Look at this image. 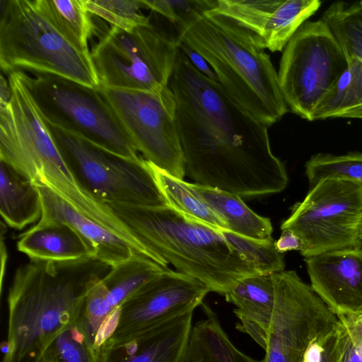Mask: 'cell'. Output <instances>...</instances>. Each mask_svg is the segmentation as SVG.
Returning a JSON list of instances; mask_svg holds the SVG:
<instances>
[{
    "label": "cell",
    "instance_id": "d6a6232c",
    "mask_svg": "<svg viewBox=\"0 0 362 362\" xmlns=\"http://www.w3.org/2000/svg\"><path fill=\"white\" fill-rule=\"evenodd\" d=\"M331 338L326 341L310 344L305 350L301 362H332L330 355Z\"/></svg>",
    "mask_w": 362,
    "mask_h": 362
},
{
    "label": "cell",
    "instance_id": "cb8c5ba5",
    "mask_svg": "<svg viewBox=\"0 0 362 362\" xmlns=\"http://www.w3.org/2000/svg\"><path fill=\"white\" fill-rule=\"evenodd\" d=\"M47 17L80 51L90 54L88 40L94 28L86 0H38Z\"/></svg>",
    "mask_w": 362,
    "mask_h": 362
},
{
    "label": "cell",
    "instance_id": "836d02e7",
    "mask_svg": "<svg viewBox=\"0 0 362 362\" xmlns=\"http://www.w3.org/2000/svg\"><path fill=\"white\" fill-rule=\"evenodd\" d=\"M179 47L199 72L209 78L218 81L216 74L201 54L183 44H180Z\"/></svg>",
    "mask_w": 362,
    "mask_h": 362
},
{
    "label": "cell",
    "instance_id": "9c48e42d",
    "mask_svg": "<svg viewBox=\"0 0 362 362\" xmlns=\"http://www.w3.org/2000/svg\"><path fill=\"white\" fill-rule=\"evenodd\" d=\"M98 89L144 158L183 180L185 163L177 125V101L169 85L150 90Z\"/></svg>",
    "mask_w": 362,
    "mask_h": 362
},
{
    "label": "cell",
    "instance_id": "d6986e66",
    "mask_svg": "<svg viewBox=\"0 0 362 362\" xmlns=\"http://www.w3.org/2000/svg\"><path fill=\"white\" fill-rule=\"evenodd\" d=\"M0 213L8 226L21 230L38 222L42 214L38 187L0 161Z\"/></svg>",
    "mask_w": 362,
    "mask_h": 362
},
{
    "label": "cell",
    "instance_id": "d4e9b609",
    "mask_svg": "<svg viewBox=\"0 0 362 362\" xmlns=\"http://www.w3.org/2000/svg\"><path fill=\"white\" fill-rule=\"evenodd\" d=\"M329 28L346 58L362 59V5L360 1H335L320 18Z\"/></svg>",
    "mask_w": 362,
    "mask_h": 362
},
{
    "label": "cell",
    "instance_id": "52a82bcc",
    "mask_svg": "<svg viewBox=\"0 0 362 362\" xmlns=\"http://www.w3.org/2000/svg\"><path fill=\"white\" fill-rule=\"evenodd\" d=\"M23 71L25 83L45 121L113 154L141 157L98 88L51 74Z\"/></svg>",
    "mask_w": 362,
    "mask_h": 362
},
{
    "label": "cell",
    "instance_id": "f546056e",
    "mask_svg": "<svg viewBox=\"0 0 362 362\" xmlns=\"http://www.w3.org/2000/svg\"><path fill=\"white\" fill-rule=\"evenodd\" d=\"M330 341L332 362H362V322L356 313L341 314Z\"/></svg>",
    "mask_w": 362,
    "mask_h": 362
},
{
    "label": "cell",
    "instance_id": "ffe728a7",
    "mask_svg": "<svg viewBox=\"0 0 362 362\" xmlns=\"http://www.w3.org/2000/svg\"><path fill=\"white\" fill-rule=\"evenodd\" d=\"M206 318L192 328L182 362H263L240 351L223 329L216 313L206 303Z\"/></svg>",
    "mask_w": 362,
    "mask_h": 362
},
{
    "label": "cell",
    "instance_id": "83f0119b",
    "mask_svg": "<svg viewBox=\"0 0 362 362\" xmlns=\"http://www.w3.org/2000/svg\"><path fill=\"white\" fill-rule=\"evenodd\" d=\"M305 175L310 187L331 179L362 184V153L344 155L318 153L305 163Z\"/></svg>",
    "mask_w": 362,
    "mask_h": 362
},
{
    "label": "cell",
    "instance_id": "30bf717a",
    "mask_svg": "<svg viewBox=\"0 0 362 362\" xmlns=\"http://www.w3.org/2000/svg\"><path fill=\"white\" fill-rule=\"evenodd\" d=\"M348 66V59L327 25L305 22L283 50L278 78L292 112L308 121L322 97Z\"/></svg>",
    "mask_w": 362,
    "mask_h": 362
},
{
    "label": "cell",
    "instance_id": "2e32d148",
    "mask_svg": "<svg viewBox=\"0 0 362 362\" xmlns=\"http://www.w3.org/2000/svg\"><path fill=\"white\" fill-rule=\"evenodd\" d=\"M38 189L42 205L40 220L58 221L72 228L93 250L99 261L113 267L137 253L122 238L76 211L49 189Z\"/></svg>",
    "mask_w": 362,
    "mask_h": 362
},
{
    "label": "cell",
    "instance_id": "3957f363",
    "mask_svg": "<svg viewBox=\"0 0 362 362\" xmlns=\"http://www.w3.org/2000/svg\"><path fill=\"white\" fill-rule=\"evenodd\" d=\"M165 264L225 296L240 279L259 274L226 241L220 230L167 206L107 204Z\"/></svg>",
    "mask_w": 362,
    "mask_h": 362
},
{
    "label": "cell",
    "instance_id": "8992f818",
    "mask_svg": "<svg viewBox=\"0 0 362 362\" xmlns=\"http://www.w3.org/2000/svg\"><path fill=\"white\" fill-rule=\"evenodd\" d=\"M179 45L175 37L151 21L130 29L111 26L90 51L98 87L150 90L168 86Z\"/></svg>",
    "mask_w": 362,
    "mask_h": 362
},
{
    "label": "cell",
    "instance_id": "7a4b0ae2",
    "mask_svg": "<svg viewBox=\"0 0 362 362\" xmlns=\"http://www.w3.org/2000/svg\"><path fill=\"white\" fill-rule=\"evenodd\" d=\"M111 267L90 257L30 259L15 272L8 293V334L2 362H43L51 342L76 324L90 282Z\"/></svg>",
    "mask_w": 362,
    "mask_h": 362
},
{
    "label": "cell",
    "instance_id": "5bb4252c",
    "mask_svg": "<svg viewBox=\"0 0 362 362\" xmlns=\"http://www.w3.org/2000/svg\"><path fill=\"white\" fill-rule=\"evenodd\" d=\"M193 313L189 311L103 341L96 351V362H182Z\"/></svg>",
    "mask_w": 362,
    "mask_h": 362
},
{
    "label": "cell",
    "instance_id": "74e56055",
    "mask_svg": "<svg viewBox=\"0 0 362 362\" xmlns=\"http://www.w3.org/2000/svg\"><path fill=\"white\" fill-rule=\"evenodd\" d=\"M356 240H357V247L356 249L362 252V216L358 221L356 228Z\"/></svg>",
    "mask_w": 362,
    "mask_h": 362
},
{
    "label": "cell",
    "instance_id": "7c38bea8",
    "mask_svg": "<svg viewBox=\"0 0 362 362\" xmlns=\"http://www.w3.org/2000/svg\"><path fill=\"white\" fill-rule=\"evenodd\" d=\"M209 292L202 281L168 268L144 284L117 310L105 329L102 343L194 311Z\"/></svg>",
    "mask_w": 362,
    "mask_h": 362
},
{
    "label": "cell",
    "instance_id": "8d00e7d4",
    "mask_svg": "<svg viewBox=\"0 0 362 362\" xmlns=\"http://www.w3.org/2000/svg\"><path fill=\"white\" fill-rule=\"evenodd\" d=\"M6 233V224H4L3 222L1 223V286H2V281H3V277L4 274L5 272L6 264V259H7V252H6V248L4 244V234Z\"/></svg>",
    "mask_w": 362,
    "mask_h": 362
},
{
    "label": "cell",
    "instance_id": "277c9868",
    "mask_svg": "<svg viewBox=\"0 0 362 362\" xmlns=\"http://www.w3.org/2000/svg\"><path fill=\"white\" fill-rule=\"evenodd\" d=\"M177 40L201 54L231 98L260 122L269 127L288 111L269 55L233 20L207 11Z\"/></svg>",
    "mask_w": 362,
    "mask_h": 362
},
{
    "label": "cell",
    "instance_id": "f1b7e54d",
    "mask_svg": "<svg viewBox=\"0 0 362 362\" xmlns=\"http://www.w3.org/2000/svg\"><path fill=\"white\" fill-rule=\"evenodd\" d=\"M143 2L146 8L164 17L173 25L177 39L205 13L212 10L217 0H143Z\"/></svg>",
    "mask_w": 362,
    "mask_h": 362
},
{
    "label": "cell",
    "instance_id": "ac0fdd59",
    "mask_svg": "<svg viewBox=\"0 0 362 362\" xmlns=\"http://www.w3.org/2000/svg\"><path fill=\"white\" fill-rule=\"evenodd\" d=\"M16 246L30 259L71 261L95 258V252L77 232L58 221L40 220L18 236Z\"/></svg>",
    "mask_w": 362,
    "mask_h": 362
},
{
    "label": "cell",
    "instance_id": "f35d334b",
    "mask_svg": "<svg viewBox=\"0 0 362 362\" xmlns=\"http://www.w3.org/2000/svg\"><path fill=\"white\" fill-rule=\"evenodd\" d=\"M356 313H361L362 314V306L361 307V308L358 310V312Z\"/></svg>",
    "mask_w": 362,
    "mask_h": 362
},
{
    "label": "cell",
    "instance_id": "5b68a950",
    "mask_svg": "<svg viewBox=\"0 0 362 362\" xmlns=\"http://www.w3.org/2000/svg\"><path fill=\"white\" fill-rule=\"evenodd\" d=\"M0 20V67L64 77L93 88L98 80L90 54L76 48L41 8L38 0L4 1Z\"/></svg>",
    "mask_w": 362,
    "mask_h": 362
},
{
    "label": "cell",
    "instance_id": "4316f807",
    "mask_svg": "<svg viewBox=\"0 0 362 362\" xmlns=\"http://www.w3.org/2000/svg\"><path fill=\"white\" fill-rule=\"evenodd\" d=\"M238 254L259 274H272L285 269L284 254L279 252L271 237L260 240L220 230Z\"/></svg>",
    "mask_w": 362,
    "mask_h": 362
},
{
    "label": "cell",
    "instance_id": "484cf974",
    "mask_svg": "<svg viewBox=\"0 0 362 362\" xmlns=\"http://www.w3.org/2000/svg\"><path fill=\"white\" fill-rule=\"evenodd\" d=\"M103 277L92 280L88 287L76 325L96 351L105 328L115 315Z\"/></svg>",
    "mask_w": 362,
    "mask_h": 362
},
{
    "label": "cell",
    "instance_id": "d590c367",
    "mask_svg": "<svg viewBox=\"0 0 362 362\" xmlns=\"http://www.w3.org/2000/svg\"><path fill=\"white\" fill-rule=\"evenodd\" d=\"M0 82V107L5 106L11 98V88L8 79H5L4 76L1 75Z\"/></svg>",
    "mask_w": 362,
    "mask_h": 362
},
{
    "label": "cell",
    "instance_id": "6da1fadb",
    "mask_svg": "<svg viewBox=\"0 0 362 362\" xmlns=\"http://www.w3.org/2000/svg\"><path fill=\"white\" fill-rule=\"evenodd\" d=\"M169 87L177 101L185 173L194 183L240 197L286 188L287 172L272 151L268 127L199 72L180 47Z\"/></svg>",
    "mask_w": 362,
    "mask_h": 362
},
{
    "label": "cell",
    "instance_id": "603a6c76",
    "mask_svg": "<svg viewBox=\"0 0 362 362\" xmlns=\"http://www.w3.org/2000/svg\"><path fill=\"white\" fill-rule=\"evenodd\" d=\"M166 269L139 253L111 267L102 281L107 290L109 301L115 313L144 284Z\"/></svg>",
    "mask_w": 362,
    "mask_h": 362
},
{
    "label": "cell",
    "instance_id": "e0dca14e",
    "mask_svg": "<svg viewBox=\"0 0 362 362\" xmlns=\"http://www.w3.org/2000/svg\"><path fill=\"white\" fill-rule=\"evenodd\" d=\"M226 300L236 306V329L247 334L264 349L274 307L272 274H255L240 279L226 294Z\"/></svg>",
    "mask_w": 362,
    "mask_h": 362
},
{
    "label": "cell",
    "instance_id": "e575fe53",
    "mask_svg": "<svg viewBox=\"0 0 362 362\" xmlns=\"http://www.w3.org/2000/svg\"><path fill=\"white\" fill-rule=\"evenodd\" d=\"M276 250L284 254L291 250L301 252L303 249V243L301 238L291 230H281L280 238L275 242Z\"/></svg>",
    "mask_w": 362,
    "mask_h": 362
},
{
    "label": "cell",
    "instance_id": "8fae6325",
    "mask_svg": "<svg viewBox=\"0 0 362 362\" xmlns=\"http://www.w3.org/2000/svg\"><path fill=\"white\" fill-rule=\"evenodd\" d=\"M362 216V184L326 179L311 186L291 208L281 229L292 230L303 243L305 257L357 247L356 228Z\"/></svg>",
    "mask_w": 362,
    "mask_h": 362
},
{
    "label": "cell",
    "instance_id": "4fadbf2b",
    "mask_svg": "<svg viewBox=\"0 0 362 362\" xmlns=\"http://www.w3.org/2000/svg\"><path fill=\"white\" fill-rule=\"evenodd\" d=\"M321 4L319 0H217L208 12L233 20L274 52L284 50Z\"/></svg>",
    "mask_w": 362,
    "mask_h": 362
},
{
    "label": "cell",
    "instance_id": "7402d4cb",
    "mask_svg": "<svg viewBox=\"0 0 362 362\" xmlns=\"http://www.w3.org/2000/svg\"><path fill=\"white\" fill-rule=\"evenodd\" d=\"M148 163L169 206L189 218L218 230H228L223 219L198 195L189 182Z\"/></svg>",
    "mask_w": 362,
    "mask_h": 362
},
{
    "label": "cell",
    "instance_id": "44dd1931",
    "mask_svg": "<svg viewBox=\"0 0 362 362\" xmlns=\"http://www.w3.org/2000/svg\"><path fill=\"white\" fill-rule=\"evenodd\" d=\"M189 185L211 209L223 219L228 230L260 240L272 237L273 229L270 219L254 212L240 196L196 183Z\"/></svg>",
    "mask_w": 362,
    "mask_h": 362
},
{
    "label": "cell",
    "instance_id": "ba28073f",
    "mask_svg": "<svg viewBox=\"0 0 362 362\" xmlns=\"http://www.w3.org/2000/svg\"><path fill=\"white\" fill-rule=\"evenodd\" d=\"M48 124L66 163L79 182L97 199L106 204L168 205L144 158L129 160L120 157Z\"/></svg>",
    "mask_w": 362,
    "mask_h": 362
},
{
    "label": "cell",
    "instance_id": "ab89813d",
    "mask_svg": "<svg viewBox=\"0 0 362 362\" xmlns=\"http://www.w3.org/2000/svg\"><path fill=\"white\" fill-rule=\"evenodd\" d=\"M361 4L362 5V1H360Z\"/></svg>",
    "mask_w": 362,
    "mask_h": 362
},
{
    "label": "cell",
    "instance_id": "9a60e30c",
    "mask_svg": "<svg viewBox=\"0 0 362 362\" xmlns=\"http://www.w3.org/2000/svg\"><path fill=\"white\" fill-rule=\"evenodd\" d=\"M313 291L337 315L362 306V252L331 251L304 259Z\"/></svg>",
    "mask_w": 362,
    "mask_h": 362
},
{
    "label": "cell",
    "instance_id": "1f68e13d",
    "mask_svg": "<svg viewBox=\"0 0 362 362\" xmlns=\"http://www.w3.org/2000/svg\"><path fill=\"white\" fill-rule=\"evenodd\" d=\"M90 14L99 16L123 29H130L150 22L142 12L146 8L143 0H86Z\"/></svg>",
    "mask_w": 362,
    "mask_h": 362
},
{
    "label": "cell",
    "instance_id": "4dcf8cb0",
    "mask_svg": "<svg viewBox=\"0 0 362 362\" xmlns=\"http://www.w3.org/2000/svg\"><path fill=\"white\" fill-rule=\"evenodd\" d=\"M43 362H96V350L74 324L61 332L51 342L44 354Z\"/></svg>",
    "mask_w": 362,
    "mask_h": 362
}]
</instances>
